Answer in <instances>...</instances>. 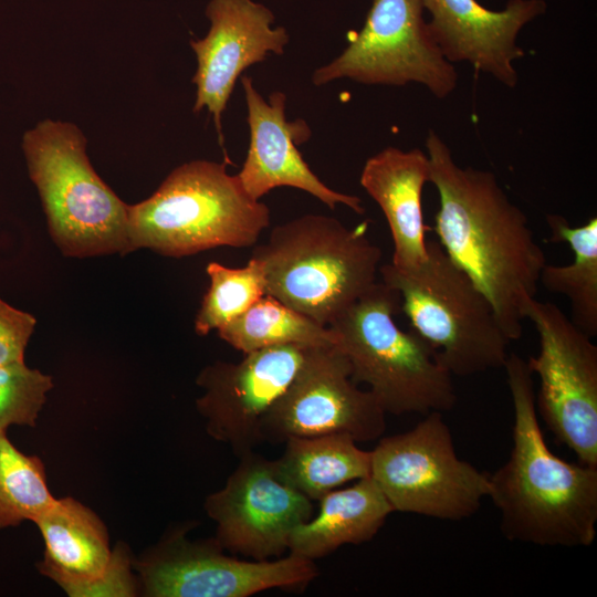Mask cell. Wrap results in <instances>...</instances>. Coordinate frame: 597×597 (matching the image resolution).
I'll list each match as a JSON object with an SVG mask.
<instances>
[{
	"label": "cell",
	"instance_id": "cell-1",
	"mask_svg": "<svg viewBox=\"0 0 597 597\" xmlns=\"http://www.w3.org/2000/svg\"><path fill=\"white\" fill-rule=\"evenodd\" d=\"M426 149L429 182L439 195L438 242L491 301L509 339L516 341L547 263L545 253L493 172L457 165L433 130Z\"/></svg>",
	"mask_w": 597,
	"mask_h": 597
},
{
	"label": "cell",
	"instance_id": "cell-2",
	"mask_svg": "<svg viewBox=\"0 0 597 597\" xmlns=\"http://www.w3.org/2000/svg\"><path fill=\"white\" fill-rule=\"evenodd\" d=\"M503 368L513 405V443L506 462L489 474L501 532L511 542L589 546L596 537L597 467L570 463L551 451L526 360L510 353Z\"/></svg>",
	"mask_w": 597,
	"mask_h": 597
},
{
	"label": "cell",
	"instance_id": "cell-3",
	"mask_svg": "<svg viewBox=\"0 0 597 597\" xmlns=\"http://www.w3.org/2000/svg\"><path fill=\"white\" fill-rule=\"evenodd\" d=\"M269 224L270 209L228 174L227 161L193 160L128 207L129 253L149 249L181 258L218 247L249 248Z\"/></svg>",
	"mask_w": 597,
	"mask_h": 597
},
{
	"label": "cell",
	"instance_id": "cell-4",
	"mask_svg": "<svg viewBox=\"0 0 597 597\" xmlns=\"http://www.w3.org/2000/svg\"><path fill=\"white\" fill-rule=\"evenodd\" d=\"M366 228L322 214L274 227L251 255L263 265L265 295L327 326L377 282L381 250Z\"/></svg>",
	"mask_w": 597,
	"mask_h": 597
},
{
	"label": "cell",
	"instance_id": "cell-5",
	"mask_svg": "<svg viewBox=\"0 0 597 597\" xmlns=\"http://www.w3.org/2000/svg\"><path fill=\"white\" fill-rule=\"evenodd\" d=\"M400 303L396 290L376 282L327 326L352 380L367 385L386 413L449 411L457 401L452 374L430 343L396 324Z\"/></svg>",
	"mask_w": 597,
	"mask_h": 597
},
{
	"label": "cell",
	"instance_id": "cell-6",
	"mask_svg": "<svg viewBox=\"0 0 597 597\" xmlns=\"http://www.w3.org/2000/svg\"><path fill=\"white\" fill-rule=\"evenodd\" d=\"M22 148L50 235L63 255L129 253V205L96 174L75 125L45 119L24 134Z\"/></svg>",
	"mask_w": 597,
	"mask_h": 597
},
{
	"label": "cell",
	"instance_id": "cell-7",
	"mask_svg": "<svg viewBox=\"0 0 597 597\" xmlns=\"http://www.w3.org/2000/svg\"><path fill=\"white\" fill-rule=\"evenodd\" d=\"M379 272L399 293L411 329L436 348L452 376L504 367L511 341L491 301L438 241H427V258L416 269L387 263Z\"/></svg>",
	"mask_w": 597,
	"mask_h": 597
},
{
	"label": "cell",
	"instance_id": "cell-8",
	"mask_svg": "<svg viewBox=\"0 0 597 597\" xmlns=\"http://www.w3.org/2000/svg\"><path fill=\"white\" fill-rule=\"evenodd\" d=\"M394 512L446 521L474 515L489 498V474L455 452L442 412L384 437L370 451V474Z\"/></svg>",
	"mask_w": 597,
	"mask_h": 597
},
{
	"label": "cell",
	"instance_id": "cell-9",
	"mask_svg": "<svg viewBox=\"0 0 597 597\" xmlns=\"http://www.w3.org/2000/svg\"><path fill=\"white\" fill-rule=\"evenodd\" d=\"M526 320L538 336L526 360L540 380L537 415L579 463L597 467V346L551 302L532 300Z\"/></svg>",
	"mask_w": 597,
	"mask_h": 597
},
{
	"label": "cell",
	"instance_id": "cell-10",
	"mask_svg": "<svg viewBox=\"0 0 597 597\" xmlns=\"http://www.w3.org/2000/svg\"><path fill=\"white\" fill-rule=\"evenodd\" d=\"M186 528L168 532L133 558L139 593L147 597H249L268 589H304L318 576L314 561L291 554L268 561L224 554L214 538L190 541Z\"/></svg>",
	"mask_w": 597,
	"mask_h": 597
},
{
	"label": "cell",
	"instance_id": "cell-11",
	"mask_svg": "<svg viewBox=\"0 0 597 597\" xmlns=\"http://www.w3.org/2000/svg\"><path fill=\"white\" fill-rule=\"evenodd\" d=\"M421 0H373L362 30L331 63L317 69L316 86L338 78L368 85L418 83L438 98L449 96L458 74L422 18Z\"/></svg>",
	"mask_w": 597,
	"mask_h": 597
},
{
	"label": "cell",
	"instance_id": "cell-12",
	"mask_svg": "<svg viewBox=\"0 0 597 597\" xmlns=\"http://www.w3.org/2000/svg\"><path fill=\"white\" fill-rule=\"evenodd\" d=\"M386 415L374 395L352 380L348 359L336 345L310 347L292 383L263 416L261 441L332 433L374 441L386 430Z\"/></svg>",
	"mask_w": 597,
	"mask_h": 597
},
{
	"label": "cell",
	"instance_id": "cell-13",
	"mask_svg": "<svg viewBox=\"0 0 597 597\" xmlns=\"http://www.w3.org/2000/svg\"><path fill=\"white\" fill-rule=\"evenodd\" d=\"M239 459L224 485L203 504L217 525L214 540L233 555L277 558L293 531L313 516L312 501L276 478L272 460L254 451Z\"/></svg>",
	"mask_w": 597,
	"mask_h": 597
},
{
	"label": "cell",
	"instance_id": "cell-14",
	"mask_svg": "<svg viewBox=\"0 0 597 597\" xmlns=\"http://www.w3.org/2000/svg\"><path fill=\"white\" fill-rule=\"evenodd\" d=\"M308 346L279 345L244 354L238 363L206 366L196 383V408L207 433L241 457L262 443L260 423L300 370Z\"/></svg>",
	"mask_w": 597,
	"mask_h": 597
},
{
	"label": "cell",
	"instance_id": "cell-15",
	"mask_svg": "<svg viewBox=\"0 0 597 597\" xmlns=\"http://www.w3.org/2000/svg\"><path fill=\"white\" fill-rule=\"evenodd\" d=\"M43 538L38 569L71 597H132L139 591L133 557L124 543L111 548L103 521L80 501L66 496L33 522Z\"/></svg>",
	"mask_w": 597,
	"mask_h": 597
},
{
	"label": "cell",
	"instance_id": "cell-16",
	"mask_svg": "<svg viewBox=\"0 0 597 597\" xmlns=\"http://www.w3.org/2000/svg\"><path fill=\"white\" fill-rule=\"evenodd\" d=\"M206 14L210 20L207 35L190 41L198 62L192 77L197 86L193 112L208 109L224 149L221 118L237 80L269 52L283 54L289 35L282 27L271 28L273 13L252 0H211Z\"/></svg>",
	"mask_w": 597,
	"mask_h": 597
},
{
	"label": "cell",
	"instance_id": "cell-17",
	"mask_svg": "<svg viewBox=\"0 0 597 597\" xmlns=\"http://www.w3.org/2000/svg\"><path fill=\"white\" fill-rule=\"evenodd\" d=\"M248 109L250 144L245 160L237 177L244 191L260 200L276 187H293L317 198L329 209L344 205L363 214L365 208L357 196L327 187L308 167L297 149L311 130L303 119L286 121V96L273 92L265 101L250 77L241 76Z\"/></svg>",
	"mask_w": 597,
	"mask_h": 597
},
{
	"label": "cell",
	"instance_id": "cell-18",
	"mask_svg": "<svg viewBox=\"0 0 597 597\" xmlns=\"http://www.w3.org/2000/svg\"><path fill=\"white\" fill-rule=\"evenodd\" d=\"M431 20L430 33L450 63L467 62L513 88L517 84L514 62L524 56L516 44L522 28L544 13L543 0H510L502 11L476 0H421Z\"/></svg>",
	"mask_w": 597,
	"mask_h": 597
},
{
	"label": "cell",
	"instance_id": "cell-19",
	"mask_svg": "<svg viewBox=\"0 0 597 597\" xmlns=\"http://www.w3.org/2000/svg\"><path fill=\"white\" fill-rule=\"evenodd\" d=\"M359 181L388 223L394 242L390 264L399 271L419 266L427 258L428 227L421 206L423 187L430 181L427 154L386 147L366 160Z\"/></svg>",
	"mask_w": 597,
	"mask_h": 597
},
{
	"label": "cell",
	"instance_id": "cell-20",
	"mask_svg": "<svg viewBox=\"0 0 597 597\" xmlns=\"http://www.w3.org/2000/svg\"><path fill=\"white\" fill-rule=\"evenodd\" d=\"M317 514L290 536L291 554L315 561L346 544L371 541L394 512L370 476L324 495Z\"/></svg>",
	"mask_w": 597,
	"mask_h": 597
},
{
	"label": "cell",
	"instance_id": "cell-21",
	"mask_svg": "<svg viewBox=\"0 0 597 597\" xmlns=\"http://www.w3.org/2000/svg\"><path fill=\"white\" fill-rule=\"evenodd\" d=\"M284 443L283 454L272 460L274 473L311 501L370 474V451L348 434L291 438Z\"/></svg>",
	"mask_w": 597,
	"mask_h": 597
},
{
	"label": "cell",
	"instance_id": "cell-22",
	"mask_svg": "<svg viewBox=\"0 0 597 597\" xmlns=\"http://www.w3.org/2000/svg\"><path fill=\"white\" fill-rule=\"evenodd\" d=\"M551 242L569 244L574 260L566 265L546 263L540 283L551 293L565 295L570 303V321L589 337L597 335V218L572 227L559 214H548Z\"/></svg>",
	"mask_w": 597,
	"mask_h": 597
},
{
	"label": "cell",
	"instance_id": "cell-23",
	"mask_svg": "<svg viewBox=\"0 0 597 597\" xmlns=\"http://www.w3.org/2000/svg\"><path fill=\"white\" fill-rule=\"evenodd\" d=\"M217 332L222 341L243 354L279 345H336L335 335L328 326L270 295L262 296Z\"/></svg>",
	"mask_w": 597,
	"mask_h": 597
},
{
	"label": "cell",
	"instance_id": "cell-24",
	"mask_svg": "<svg viewBox=\"0 0 597 597\" xmlns=\"http://www.w3.org/2000/svg\"><path fill=\"white\" fill-rule=\"evenodd\" d=\"M55 499L42 460L23 453L0 431V528L34 522Z\"/></svg>",
	"mask_w": 597,
	"mask_h": 597
},
{
	"label": "cell",
	"instance_id": "cell-25",
	"mask_svg": "<svg viewBox=\"0 0 597 597\" xmlns=\"http://www.w3.org/2000/svg\"><path fill=\"white\" fill-rule=\"evenodd\" d=\"M209 287L195 318V331L205 336L243 314L265 295L262 263L250 258L243 268H229L218 262L206 266Z\"/></svg>",
	"mask_w": 597,
	"mask_h": 597
},
{
	"label": "cell",
	"instance_id": "cell-26",
	"mask_svg": "<svg viewBox=\"0 0 597 597\" xmlns=\"http://www.w3.org/2000/svg\"><path fill=\"white\" fill-rule=\"evenodd\" d=\"M52 388L51 376L25 363L0 365V431L34 427Z\"/></svg>",
	"mask_w": 597,
	"mask_h": 597
},
{
	"label": "cell",
	"instance_id": "cell-27",
	"mask_svg": "<svg viewBox=\"0 0 597 597\" xmlns=\"http://www.w3.org/2000/svg\"><path fill=\"white\" fill-rule=\"evenodd\" d=\"M33 315L0 297V365L24 363V353L34 332Z\"/></svg>",
	"mask_w": 597,
	"mask_h": 597
}]
</instances>
